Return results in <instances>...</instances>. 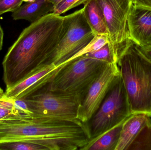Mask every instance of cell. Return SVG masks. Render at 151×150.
Here are the masks:
<instances>
[{
  "label": "cell",
  "mask_w": 151,
  "mask_h": 150,
  "mask_svg": "<svg viewBox=\"0 0 151 150\" xmlns=\"http://www.w3.org/2000/svg\"><path fill=\"white\" fill-rule=\"evenodd\" d=\"M124 121L90 140L81 150H115Z\"/></svg>",
  "instance_id": "obj_14"
},
{
  "label": "cell",
  "mask_w": 151,
  "mask_h": 150,
  "mask_svg": "<svg viewBox=\"0 0 151 150\" xmlns=\"http://www.w3.org/2000/svg\"><path fill=\"white\" fill-rule=\"evenodd\" d=\"M120 75L118 63H110L104 65L79 106L78 119L83 123H88L91 119Z\"/></svg>",
  "instance_id": "obj_8"
},
{
  "label": "cell",
  "mask_w": 151,
  "mask_h": 150,
  "mask_svg": "<svg viewBox=\"0 0 151 150\" xmlns=\"http://www.w3.org/2000/svg\"><path fill=\"white\" fill-rule=\"evenodd\" d=\"M57 70L56 67L53 63L43 64L35 72L18 84L5 91L4 96L11 99H17L31 87L40 84H46L54 76Z\"/></svg>",
  "instance_id": "obj_10"
},
{
  "label": "cell",
  "mask_w": 151,
  "mask_h": 150,
  "mask_svg": "<svg viewBox=\"0 0 151 150\" xmlns=\"http://www.w3.org/2000/svg\"><path fill=\"white\" fill-rule=\"evenodd\" d=\"M132 115L121 74L93 117L90 127L91 139L97 137Z\"/></svg>",
  "instance_id": "obj_6"
},
{
  "label": "cell",
  "mask_w": 151,
  "mask_h": 150,
  "mask_svg": "<svg viewBox=\"0 0 151 150\" xmlns=\"http://www.w3.org/2000/svg\"><path fill=\"white\" fill-rule=\"evenodd\" d=\"M132 114L151 117V62L132 42L118 63Z\"/></svg>",
  "instance_id": "obj_2"
},
{
  "label": "cell",
  "mask_w": 151,
  "mask_h": 150,
  "mask_svg": "<svg viewBox=\"0 0 151 150\" xmlns=\"http://www.w3.org/2000/svg\"><path fill=\"white\" fill-rule=\"evenodd\" d=\"M4 32L1 26L0 25V51L2 48L3 44Z\"/></svg>",
  "instance_id": "obj_23"
},
{
  "label": "cell",
  "mask_w": 151,
  "mask_h": 150,
  "mask_svg": "<svg viewBox=\"0 0 151 150\" xmlns=\"http://www.w3.org/2000/svg\"><path fill=\"white\" fill-rule=\"evenodd\" d=\"M108 42H109V39H108L107 35H96L94 39L91 41V42L88 45L86 46L83 49L81 50L72 58H71L63 66L80 56L84 55L90 53V52H94V51L98 50L99 49L101 48L104 45Z\"/></svg>",
  "instance_id": "obj_16"
},
{
  "label": "cell",
  "mask_w": 151,
  "mask_h": 150,
  "mask_svg": "<svg viewBox=\"0 0 151 150\" xmlns=\"http://www.w3.org/2000/svg\"><path fill=\"white\" fill-rule=\"evenodd\" d=\"M88 0H62L54 6L52 13L60 15L71 9L82 4H84Z\"/></svg>",
  "instance_id": "obj_19"
},
{
  "label": "cell",
  "mask_w": 151,
  "mask_h": 150,
  "mask_svg": "<svg viewBox=\"0 0 151 150\" xmlns=\"http://www.w3.org/2000/svg\"><path fill=\"white\" fill-rule=\"evenodd\" d=\"M128 150H151V120L140 130Z\"/></svg>",
  "instance_id": "obj_15"
},
{
  "label": "cell",
  "mask_w": 151,
  "mask_h": 150,
  "mask_svg": "<svg viewBox=\"0 0 151 150\" xmlns=\"http://www.w3.org/2000/svg\"><path fill=\"white\" fill-rule=\"evenodd\" d=\"M34 1V0H23V1L26 2H31Z\"/></svg>",
  "instance_id": "obj_26"
},
{
  "label": "cell",
  "mask_w": 151,
  "mask_h": 150,
  "mask_svg": "<svg viewBox=\"0 0 151 150\" xmlns=\"http://www.w3.org/2000/svg\"><path fill=\"white\" fill-rule=\"evenodd\" d=\"M135 46L138 51L148 60L151 62V45L139 46L135 45Z\"/></svg>",
  "instance_id": "obj_21"
},
{
  "label": "cell",
  "mask_w": 151,
  "mask_h": 150,
  "mask_svg": "<svg viewBox=\"0 0 151 150\" xmlns=\"http://www.w3.org/2000/svg\"><path fill=\"white\" fill-rule=\"evenodd\" d=\"M23 0H0V15L14 12L21 6Z\"/></svg>",
  "instance_id": "obj_20"
},
{
  "label": "cell",
  "mask_w": 151,
  "mask_h": 150,
  "mask_svg": "<svg viewBox=\"0 0 151 150\" xmlns=\"http://www.w3.org/2000/svg\"><path fill=\"white\" fill-rule=\"evenodd\" d=\"M104 16L110 49L119 63L122 55L133 42L129 38L128 18L132 0H96Z\"/></svg>",
  "instance_id": "obj_7"
},
{
  "label": "cell",
  "mask_w": 151,
  "mask_h": 150,
  "mask_svg": "<svg viewBox=\"0 0 151 150\" xmlns=\"http://www.w3.org/2000/svg\"><path fill=\"white\" fill-rule=\"evenodd\" d=\"M133 5L151 9V0H132Z\"/></svg>",
  "instance_id": "obj_22"
},
{
  "label": "cell",
  "mask_w": 151,
  "mask_h": 150,
  "mask_svg": "<svg viewBox=\"0 0 151 150\" xmlns=\"http://www.w3.org/2000/svg\"><path fill=\"white\" fill-rule=\"evenodd\" d=\"M4 95V92L3 90L0 87V98L3 97Z\"/></svg>",
  "instance_id": "obj_25"
},
{
  "label": "cell",
  "mask_w": 151,
  "mask_h": 150,
  "mask_svg": "<svg viewBox=\"0 0 151 150\" xmlns=\"http://www.w3.org/2000/svg\"><path fill=\"white\" fill-rule=\"evenodd\" d=\"M144 114L131 115L124 121L119 142L115 150H128L136 136L143 127L151 120Z\"/></svg>",
  "instance_id": "obj_11"
},
{
  "label": "cell",
  "mask_w": 151,
  "mask_h": 150,
  "mask_svg": "<svg viewBox=\"0 0 151 150\" xmlns=\"http://www.w3.org/2000/svg\"><path fill=\"white\" fill-rule=\"evenodd\" d=\"M18 99L24 100L29 110L38 117L80 121L77 119V114L82 99L78 96L39 87L27 91Z\"/></svg>",
  "instance_id": "obj_4"
},
{
  "label": "cell",
  "mask_w": 151,
  "mask_h": 150,
  "mask_svg": "<svg viewBox=\"0 0 151 150\" xmlns=\"http://www.w3.org/2000/svg\"><path fill=\"white\" fill-rule=\"evenodd\" d=\"M65 29L64 16L50 13L22 31L3 61L6 90L18 84L45 63Z\"/></svg>",
  "instance_id": "obj_1"
},
{
  "label": "cell",
  "mask_w": 151,
  "mask_h": 150,
  "mask_svg": "<svg viewBox=\"0 0 151 150\" xmlns=\"http://www.w3.org/2000/svg\"><path fill=\"white\" fill-rule=\"evenodd\" d=\"M84 55L96 60L102 61L106 63H118L111 52L108 43L103 46L98 50L90 52Z\"/></svg>",
  "instance_id": "obj_17"
},
{
  "label": "cell",
  "mask_w": 151,
  "mask_h": 150,
  "mask_svg": "<svg viewBox=\"0 0 151 150\" xmlns=\"http://www.w3.org/2000/svg\"><path fill=\"white\" fill-rule=\"evenodd\" d=\"M106 63L83 55L62 66L50 79L47 90L83 99Z\"/></svg>",
  "instance_id": "obj_3"
},
{
  "label": "cell",
  "mask_w": 151,
  "mask_h": 150,
  "mask_svg": "<svg viewBox=\"0 0 151 150\" xmlns=\"http://www.w3.org/2000/svg\"><path fill=\"white\" fill-rule=\"evenodd\" d=\"M54 5L49 0H34L20 6L12 16L14 20H27L31 23L52 13Z\"/></svg>",
  "instance_id": "obj_12"
},
{
  "label": "cell",
  "mask_w": 151,
  "mask_h": 150,
  "mask_svg": "<svg viewBox=\"0 0 151 150\" xmlns=\"http://www.w3.org/2000/svg\"><path fill=\"white\" fill-rule=\"evenodd\" d=\"M83 9L85 18L95 35L108 36L104 16L96 0H88Z\"/></svg>",
  "instance_id": "obj_13"
},
{
  "label": "cell",
  "mask_w": 151,
  "mask_h": 150,
  "mask_svg": "<svg viewBox=\"0 0 151 150\" xmlns=\"http://www.w3.org/2000/svg\"><path fill=\"white\" fill-rule=\"evenodd\" d=\"M128 28L129 38L135 45H151V9L132 5Z\"/></svg>",
  "instance_id": "obj_9"
},
{
  "label": "cell",
  "mask_w": 151,
  "mask_h": 150,
  "mask_svg": "<svg viewBox=\"0 0 151 150\" xmlns=\"http://www.w3.org/2000/svg\"><path fill=\"white\" fill-rule=\"evenodd\" d=\"M50 3L52 4L54 6L56 5L58 3L61 1L62 0H49Z\"/></svg>",
  "instance_id": "obj_24"
},
{
  "label": "cell",
  "mask_w": 151,
  "mask_h": 150,
  "mask_svg": "<svg viewBox=\"0 0 151 150\" xmlns=\"http://www.w3.org/2000/svg\"><path fill=\"white\" fill-rule=\"evenodd\" d=\"M21 114L15 107L14 100L4 96L0 98V119L11 115Z\"/></svg>",
  "instance_id": "obj_18"
},
{
  "label": "cell",
  "mask_w": 151,
  "mask_h": 150,
  "mask_svg": "<svg viewBox=\"0 0 151 150\" xmlns=\"http://www.w3.org/2000/svg\"><path fill=\"white\" fill-rule=\"evenodd\" d=\"M64 18L65 32L44 63H53L57 70L88 45L96 35L85 18L83 8Z\"/></svg>",
  "instance_id": "obj_5"
}]
</instances>
